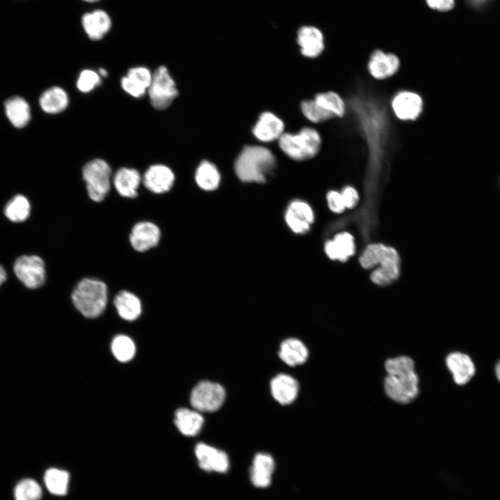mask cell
<instances>
[{
    "instance_id": "f546056e",
    "label": "cell",
    "mask_w": 500,
    "mask_h": 500,
    "mask_svg": "<svg viewBox=\"0 0 500 500\" xmlns=\"http://www.w3.org/2000/svg\"><path fill=\"white\" fill-rule=\"evenodd\" d=\"M203 418L199 411L188 408H179L175 412L174 423L179 431L186 436L199 433L203 424Z\"/></svg>"
},
{
    "instance_id": "f35d334b",
    "label": "cell",
    "mask_w": 500,
    "mask_h": 500,
    "mask_svg": "<svg viewBox=\"0 0 500 500\" xmlns=\"http://www.w3.org/2000/svg\"><path fill=\"white\" fill-rule=\"evenodd\" d=\"M340 193L346 208H353L357 205L359 201V195L355 188L351 185L345 186Z\"/></svg>"
},
{
    "instance_id": "f1b7e54d",
    "label": "cell",
    "mask_w": 500,
    "mask_h": 500,
    "mask_svg": "<svg viewBox=\"0 0 500 500\" xmlns=\"http://www.w3.org/2000/svg\"><path fill=\"white\" fill-rule=\"evenodd\" d=\"M313 99L324 109L334 115L335 119H343L348 111L344 98L337 91L325 90L316 93Z\"/></svg>"
},
{
    "instance_id": "8d00e7d4",
    "label": "cell",
    "mask_w": 500,
    "mask_h": 500,
    "mask_svg": "<svg viewBox=\"0 0 500 500\" xmlns=\"http://www.w3.org/2000/svg\"><path fill=\"white\" fill-rule=\"evenodd\" d=\"M101 82V77L98 72L85 69L80 72L76 85L81 92L88 93L97 88Z\"/></svg>"
},
{
    "instance_id": "9a60e30c",
    "label": "cell",
    "mask_w": 500,
    "mask_h": 500,
    "mask_svg": "<svg viewBox=\"0 0 500 500\" xmlns=\"http://www.w3.org/2000/svg\"><path fill=\"white\" fill-rule=\"evenodd\" d=\"M153 72L144 66L130 68L120 81L122 90L130 96L139 99L147 94Z\"/></svg>"
},
{
    "instance_id": "836d02e7",
    "label": "cell",
    "mask_w": 500,
    "mask_h": 500,
    "mask_svg": "<svg viewBox=\"0 0 500 500\" xmlns=\"http://www.w3.org/2000/svg\"><path fill=\"white\" fill-rule=\"evenodd\" d=\"M31 205L28 200L23 195L14 197L6 206L4 212L6 217L13 222H22L29 216Z\"/></svg>"
},
{
    "instance_id": "7bdbcfd3",
    "label": "cell",
    "mask_w": 500,
    "mask_h": 500,
    "mask_svg": "<svg viewBox=\"0 0 500 500\" xmlns=\"http://www.w3.org/2000/svg\"><path fill=\"white\" fill-rule=\"evenodd\" d=\"M98 73L101 76V77H106L108 76V71L104 68H100L98 71Z\"/></svg>"
},
{
    "instance_id": "5b68a950",
    "label": "cell",
    "mask_w": 500,
    "mask_h": 500,
    "mask_svg": "<svg viewBox=\"0 0 500 500\" xmlns=\"http://www.w3.org/2000/svg\"><path fill=\"white\" fill-rule=\"evenodd\" d=\"M76 308L88 318L99 316L108 302V288L101 281L85 278L80 281L72 294Z\"/></svg>"
},
{
    "instance_id": "ba28073f",
    "label": "cell",
    "mask_w": 500,
    "mask_h": 500,
    "mask_svg": "<svg viewBox=\"0 0 500 500\" xmlns=\"http://www.w3.org/2000/svg\"><path fill=\"white\" fill-rule=\"evenodd\" d=\"M389 107L397 120L401 122H415L424 112V99L415 90L401 89L392 96Z\"/></svg>"
},
{
    "instance_id": "ac0fdd59",
    "label": "cell",
    "mask_w": 500,
    "mask_h": 500,
    "mask_svg": "<svg viewBox=\"0 0 500 500\" xmlns=\"http://www.w3.org/2000/svg\"><path fill=\"white\" fill-rule=\"evenodd\" d=\"M297 41L301 54L308 58L319 57L325 48L323 33L319 28L311 26H304L299 29Z\"/></svg>"
},
{
    "instance_id": "3957f363",
    "label": "cell",
    "mask_w": 500,
    "mask_h": 500,
    "mask_svg": "<svg viewBox=\"0 0 500 500\" xmlns=\"http://www.w3.org/2000/svg\"><path fill=\"white\" fill-rule=\"evenodd\" d=\"M359 261L365 269H371L379 265L371 274L372 281L377 285H389L399 275V257L397 251L383 244L368 245Z\"/></svg>"
},
{
    "instance_id": "8992f818",
    "label": "cell",
    "mask_w": 500,
    "mask_h": 500,
    "mask_svg": "<svg viewBox=\"0 0 500 500\" xmlns=\"http://www.w3.org/2000/svg\"><path fill=\"white\" fill-rule=\"evenodd\" d=\"M111 176L110 167L103 159L95 158L84 165L82 176L92 200L100 202L104 199L110 189Z\"/></svg>"
},
{
    "instance_id": "d6986e66",
    "label": "cell",
    "mask_w": 500,
    "mask_h": 500,
    "mask_svg": "<svg viewBox=\"0 0 500 500\" xmlns=\"http://www.w3.org/2000/svg\"><path fill=\"white\" fill-rule=\"evenodd\" d=\"M275 468L273 457L267 453L260 452L254 456L250 468V480L256 488H265L272 482Z\"/></svg>"
},
{
    "instance_id": "1f68e13d",
    "label": "cell",
    "mask_w": 500,
    "mask_h": 500,
    "mask_svg": "<svg viewBox=\"0 0 500 500\" xmlns=\"http://www.w3.org/2000/svg\"><path fill=\"white\" fill-rule=\"evenodd\" d=\"M44 481L50 493L64 496L67 493L69 474L65 470L49 468L44 473Z\"/></svg>"
},
{
    "instance_id": "e0dca14e",
    "label": "cell",
    "mask_w": 500,
    "mask_h": 500,
    "mask_svg": "<svg viewBox=\"0 0 500 500\" xmlns=\"http://www.w3.org/2000/svg\"><path fill=\"white\" fill-rule=\"evenodd\" d=\"M285 219L290 228L296 233H303L310 229L314 221L310 206L305 201L295 200L288 206Z\"/></svg>"
},
{
    "instance_id": "d6a6232c",
    "label": "cell",
    "mask_w": 500,
    "mask_h": 500,
    "mask_svg": "<svg viewBox=\"0 0 500 500\" xmlns=\"http://www.w3.org/2000/svg\"><path fill=\"white\" fill-rule=\"evenodd\" d=\"M300 109L303 117L315 124L331 122L335 119L333 115L317 103L313 98L303 100L300 103Z\"/></svg>"
},
{
    "instance_id": "60d3db41",
    "label": "cell",
    "mask_w": 500,
    "mask_h": 500,
    "mask_svg": "<svg viewBox=\"0 0 500 500\" xmlns=\"http://www.w3.org/2000/svg\"><path fill=\"white\" fill-rule=\"evenodd\" d=\"M6 279V273L5 269L0 265V286Z\"/></svg>"
},
{
    "instance_id": "8fae6325",
    "label": "cell",
    "mask_w": 500,
    "mask_h": 500,
    "mask_svg": "<svg viewBox=\"0 0 500 500\" xmlns=\"http://www.w3.org/2000/svg\"><path fill=\"white\" fill-rule=\"evenodd\" d=\"M13 269L17 277L28 288H38L45 281L44 262L39 256H22L17 259Z\"/></svg>"
},
{
    "instance_id": "44dd1931",
    "label": "cell",
    "mask_w": 500,
    "mask_h": 500,
    "mask_svg": "<svg viewBox=\"0 0 500 500\" xmlns=\"http://www.w3.org/2000/svg\"><path fill=\"white\" fill-rule=\"evenodd\" d=\"M112 181L116 191L123 197L135 198L142 183L140 172L134 168L123 167L114 174Z\"/></svg>"
},
{
    "instance_id": "5bb4252c",
    "label": "cell",
    "mask_w": 500,
    "mask_h": 500,
    "mask_svg": "<svg viewBox=\"0 0 500 500\" xmlns=\"http://www.w3.org/2000/svg\"><path fill=\"white\" fill-rule=\"evenodd\" d=\"M283 121L269 111L262 112L252 128V134L260 142L269 143L278 139L283 134Z\"/></svg>"
},
{
    "instance_id": "cb8c5ba5",
    "label": "cell",
    "mask_w": 500,
    "mask_h": 500,
    "mask_svg": "<svg viewBox=\"0 0 500 500\" xmlns=\"http://www.w3.org/2000/svg\"><path fill=\"white\" fill-rule=\"evenodd\" d=\"M4 108L7 118L14 127L22 128L28 124L31 117V108L24 98L14 96L8 99Z\"/></svg>"
},
{
    "instance_id": "6da1fadb",
    "label": "cell",
    "mask_w": 500,
    "mask_h": 500,
    "mask_svg": "<svg viewBox=\"0 0 500 500\" xmlns=\"http://www.w3.org/2000/svg\"><path fill=\"white\" fill-rule=\"evenodd\" d=\"M388 376L384 381L387 395L394 401L407 403L418 394V377L413 360L408 356H399L386 360Z\"/></svg>"
},
{
    "instance_id": "30bf717a",
    "label": "cell",
    "mask_w": 500,
    "mask_h": 500,
    "mask_svg": "<svg viewBox=\"0 0 500 500\" xmlns=\"http://www.w3.org/2000/svg\"><path fill=\"white\" fill-rule=\"evenodd\" d=\"M401 67V60L396 53L381 49H374L366 62L367 74L376 81H384L394 77Z\"/></svg>"
},
{
    "instance_id": "603a6c76",
    "label": "cell",
    "mask_w": 500,
    "mask_h": 500,
    "mask_svg": "<svg viewBox=\"0 0 500 500\" xmlns=\"http://www.w3.org/2000/svg\"><path fill=\"white\" fill-rule=\"evenodd\" d=\"M81 22L87 35L92 40L102 39L111 27L110 16L102 10L84 14Z\"/></svg>"
},
{
    "instance_id": "52a82bcc",
    "label": "cell",
    "mask_w": 500,
    "mask_h": 500,
    "mask_svg": "<svg viewBox=\"0 0 500 500\" xmlns=\"http://www.w3.org/2000/svg\"><path fill=\"white\" fill-rule=\"evenodd\" d=\"M147 94L151 106L158 110L167 109L177 97L176 82L165 66L160 65L153 72Z\"/></svg>"
},
{
    "instance_id": "74e56055",
    "label": "cell",
    "mask_w": 500,
    "mask_h": 500,
    "mask_svg": "<svg viewBox=\"0 0 500 500\" xmlns=\"http://www.w3.org/2000/svg\"><path fill=\"white\" fill-rule=\"evenodd\" d=\"M326 200L329 208L334 212H342L346 208L341 193L336 190H330L326 194Z\"/></svg>"
},
{
    "instance_id": "e575fe53",
    "label": "cell",
    "mask_w": 500,
    "mask_h": 500,
    "mask_svg": "<svg viewBox=\"0 0 500 500\" xmlns=\"http://www.w3.org/2000/svg\"><path fill=\"white\" fill-rule=\"evenodd\" d=\"M42 496L40 485L32 478L22 479L14 489L15 500H40Z\"/></svg>"
},
{
    "instance_id": "d590c367",
    "label": "cell",
    "mask_w": 500,
    "mask_h": 500,
    "mask_svg": "<svg viewBox=\"0 0 500 500\" xmlns=\"http://www.w3.org/2000/svg\"><path fill=\"white\" fill-rule=\"evenodd\" d=\"M115 357L121 362H127L131 360L135 352V347L133 340L126 335L116 336L111 345Z\"/></svg>"
},
{
    "instance_id": "484cf974",
    "label": "cell",
    "mask_w": 500,
    "mask_h": 500,
    "mask_svg": "<svg viewBox=\"0 0 500 500\" xmlns=\"http://www.w3.org/2000/svg\"><path fill=\"white\" fill-rule=\"evenodd\" d=\"M324 250L331 259L346 261L355 252L353 238L348 233H339L326 242Z\"/></svg>"
},
{
    "instance_id": "4fadbf2b",
    "label": "cell",
    "mask_w": 500,
    "mask_h": 500,
    "mask_svg": "<svg viewBox=\"0 0 500 500\" xmlns=\"http://www.w3.org/2000/svg\"><path fill=\"white\" fill-rule=\"evenodd\" d=\"M175 181L172 169L163 164L149 166L142 176V183L150 192L163 194L171 190Z\"/></svg>"
},
{
    "instance_id": "b9f144b4",
    "label": "cell",
    "mask_w": 500,
    "mask_h": 500,
    "mask_svg": "<svg viewBox=\"0 0 500 500\" xmlns=\"http://www.w3.org/2000/svg\"><path fill=\"white\" fill-rule=\"evenodd\" d=\"M495 374L497 379L500 382V360L497 362L495 365Z\"/></svg>"
},
{
    "instance_id": "9c48e42d",
    "label": "cell",
    "mask_w": 500,
    "mask_h": 500,
    "mask_svg": "<svg viewBox=\"0 0 500 500\" xmlns=\"http://www.w3.org/2000/svg\"><path fill=\"white\" fill-rule=\"evenodd\" d=\"M226 391L222 385L208 381H200L192 390L190 403L199 412H215L222 406Z\"/></svg>"
},
{
    "instance_id": "ffe728a7",
    "label": "cell",
    "mask_w": 500,
    "mask_h": 500,
    "mask_svg": "<svg viewBox=\"0 0 500 500\" xmlns=\"http://www.w3.org/2000/svg\"><path fill=\"white\" fill-rule=\"evenodd\" d=\"M446 365L458 385L467 383L474 376L476 368L472 358L461 352H453L446 358Z\"/></svg>"
},
{
    "instance_id": "7a4b0ae2",
    "label": "cell",
    "mask_w": 500,
    "mask_h": 500,
    "mask_svg": "<svg viewBox=\"0 0 500 500\" xmlns=\"http://www.w3.org/2000/svg\"><path fill=\"white\" fill-rule=\"evenodd\" d=\"M276 166V157L269 149L261 145H247L237 156L234 170L243 182L262 183Z\"/></svg>"
},
{
    "instance_id": "277c9868",
    "label": "cell",
    "mask_w": 500,
    "mask_h": 500,
    "mask_svg": "<svg viewBox=\"0 0 500 500\" xmlns=\"http://www.w3.org/2000/svg\"><path fill=\"white\" fill-rule=\"evenodd\" d=\"M278 142L280 149L290 159L306 161L322 150V137L316 128L304 126L295 133L284 132Z\"/></svg>"
},
{
    "instance_id": "f6af8a7d",
    "label": "cell",
    "mask_w": 500,
    "mask_h": 500,
    "mask_svg": "<svg viewBox=\"0 0 500 500\" xmlns=\"http://www.w3.org/2000/svg\"><path fill=\"white\" fill-rule=\"evenodd\" d=\"M480 1H483V0H480Z\"/></svg>"
},
{
    "instance_id": "4dcf8cb0",
    "label": "cell",
    "mask_w": 500,
    "mask_h": 500,
    "mask_svg": "<svg viewBox=\"0 0 500 500\" xmlns=\"http://www.w3.org/2000/svg\"><path fill=\"white\" fill-rule=\"evenodd\" d=\"M194 178L197 185L206 191L216 190L220 184L221 174L212 162L203 160L195 170Z\"/></svg>"
},
{
    "instance_id": "83f0119b",
    "label": "cell",
    "mask_w": 500,
    "mask_h": 500,
    "mask_svg": "<svg viewBox=\"0 0 500 500\" xmlns=\"http://www.w3.org/2000/svg\"><path fill=\"white\" fill-rule=\"evenodd\" d=\"M278 355L288 365L296 366L306 361L308 351L301 340L297 338H288L281 342Z\"/></svg>"
},
{
    "instance_id": "ee69618b",
    "label": "cell",
    "mask_w": 500,
    "mask_h": 500,
    "mask_svg": "<svg viewBox=\"0 0 500 500\" xmlns=\"http://www.w3.org/2000/svg\"><path fill=\"white\" fill-rule=\"evenodd\" d=\"M83 1H87V2H90V3H93V2L98 1H99V0H83Z\"/></svg>"
},
{
    "instance_id": "d4e9b609",
    "label": "cell",
    "mask_w": 500,
    "mask_h": 500,
    "mask_svg": "<svg viewBox=\"0 0 500 500\" xmlns=\"http://www.w3.org/2000/svg\"><path fill=\"white\" fill-rule=\"evenodd\" d=\"M69 99L67 92L62 88L53 86L41 94L39 104L47 114L56 115L63 112L68 106Z\"/></svg>"
},
{
    "instance_id": "ab89813d",
    "label": "cell",
    "mask_w": 500,
    "mask_h": 500,
    "mask_svg": "<svg viewBox=\"0 0 500 500\" xmlns=\"http://www.w3.org/2000/svg\"><path fill=\"white\" fill-rule=\"evenodd\" d=\"M426 4L433 10L449 11L455 6V0H425Z\"/></svg>"
},
{
    "instance_id": "7402d4cb",
    "label": "cell",
    "mask_w": 500,
    "mask_h": 500,
    "mask_svg": "<svg viewBox=\"0 0 500 500\" xmlns=\"http://www.w3.org/2000/svg\"><path fill=\"white\" fill-rule=\"evenodd\" d=\"M299 385L292 376L279 374L270 382V390L273 398L281 405H288L297 398Z\"/></svg>"
},
{
    "instance_id": "4316f807",
    "label": "cell",
    "mask_w": 500,
    "mask_h": 500,
    "mask_svg": "<svg viewBox=\"0 0 500 500\" xmlns=\"http://www.w3.org/2000/svg\"><path fill=\"white\" fill-rule=\"evenodd\" d=\"M113 303L119 315L125 320L133 321L141 314L142 303L140 299L129 291H120L115 296Z\"/></svg>"
},
{
    "instance_id": "2e32d148",
    "label": "cell",
    "mask_w": 500,
    "mask_h": 500,
    "mask_svg": "<svg viewBox=\"0 0 500 500\" xmlns=\"http://www.w3.org/2000/svg\"><path fill=\"white\" fill-rule=\"evenodd\" d=\"M160 234L159 228L155 224L150 222H140L132 228L129 241L135 250L144 252L158 244Z\"/></svg>"
},
{
    "instance_id": "7c38bea8",
    "label": "cell",
    "mask_w": 500,
    "mask_h": 500,
    "mask_svg": "<svg viewBox=\"0 0 500 500\" xmlns=\"http://www.w3.org/2000/svg\"><path fill=\"white\" fill-rule=\"evenodd\" d=\"M199 467L207 472L225 473L229 468L226 452L206 443H198L194 449Z\"/></svg>"
}]
</instances>
